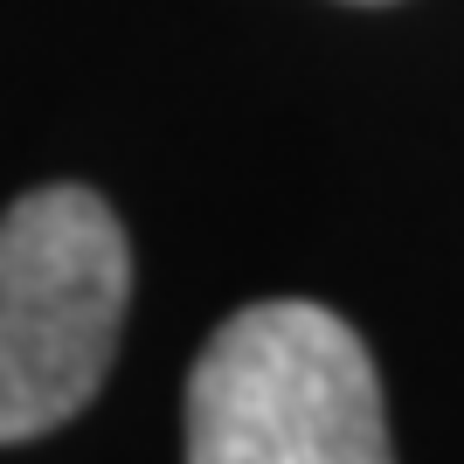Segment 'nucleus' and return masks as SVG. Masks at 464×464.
I'll list each match as a JSON object with an SVG mask.
<instances>
[{
  "label": "nucleus",
  "instance_id": "f257e3e1",
  "mask_svg": "<svg viewBox=\"0 0 464 464\" xmlns=\"http://www.w3.org/2000/svg\"><path fill=\"white\" fill-rule=\"evenodd\" d=\"M188 464H395L361 333L305 298L222 319L188 374Z\"/></svg>",
  "mask_w": 464,
  "mask_h": 464
},
{
  "label": "nucleus",
  "instance_id": "f03ea898",
  "mask_svg": "<svg viewBox=\"0 0 464 464\" xmlns=\"http://www.w3.org/2000/svg\"><path fill=\"white\" fill-rule=\"evenodd\" d=\"M132 243L104 194L35 188L0 215V444L63 430L111 374Z\"/></svg>",
  "mask_w": 464,
  "mask_h": 464
},
{
  "label": "nucleus",
  "instance_id": "7ed1b4c3",
  "mask_svg": "<svg viewBox=\"0 0 464 464\" xmlns=\"http://www.w3.org/2000/svg\"><path fill=\"white\" fill-rule=\"evenodd\" d=\"M361 7H382V0H361Z\"/></svg>",
  "mask_w": 464,
  "mask_h": 464
}]
</instances>
